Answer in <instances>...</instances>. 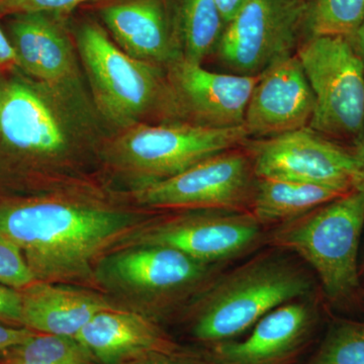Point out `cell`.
<instances>
[{
    "label": "cell",
    "instance_id": "30bf717a",
    "mask_svg": "<svg viewBox=\"0 0 364 364\" xmlns=\"http://www.w3.org/2000/svg\"><path fill=\"white\" fill-rule=\"evenodd\" d=\"M257 177L247 152L225 151L163 181L141 184V205L160 210L250 212Z\"/></svg>",
    "mask_w": 364,
    "mask_h": 364
},
{
    "label": "cell",
    "instance_id": "4316f807",
    "mask_svg": "<svg viewBox=\"0 0 364 364\" xmlns=\"http://www.w3.org/2000/svg\"><path fill=\"white\" fill-rule=\"evenodd\" d=\"M0 323L21 327L20 291L2 284H0Z\"/></svg>",
    "mask_w": 364,
    "mask_h": 364
},
{
    "label": "cell",
    "instance_id": "5b68a950",
    "mask_svg": "<svg viewBox=\"0 0 364 364\" xmlns=\"http://www.w3.org/2000/svg\"><path fill=\"white\" fill-rule=\"evenodd\" d=\"M315 97L309 128L356 147L364 134V70L343 37H310L296 53Z\"/></svg>",
    "mask_w": 364,
    "mask_h": 364
},
{
    "label": "cell",
    "instance_id": "603a6c76",
    "mask_svg": "<svg viewBox=\"0 0 364 364\" xmlns=\"http://www.w3.org/2000/svg\"><path fill=\"white\" fill-rule=\"evenodd\" d=\"M363 21L364 0H309L306 30L310 37L348 39Z\"/></svg>",
    "mask_w": 364,
    "mask_h": 364
},
{
    "label": "cell",
    "instance_id": "5bb4252c",
    "mask_svg": "<svg viewBox=\"0 0 364 364\" xmlns=\"http://www.w3.org/2000/svg\"><path fill=\"white\" fill-rule=\"evenodd\" d=\"M315 97L296 54L260 74L249 98L244 127L249 138L265 139L308 128Z\"/></svg>",
    "mask_w": 364,
    "mask_h": 364
},
{
    "label": "cell",
    "instance_id": "6da1fadb",
    "mask_svg": "<svg viewBox=\"0 0 364 364\" xmlns=\"http://www.w3.org/2000/svg\"><path fill=\"white\" fill-rule=\"evenodd\" d=\"M149 220L136 213L60 198H0V235L20 249L38 282H95L100 259Z\"/></svg>",
    "mask_w": 364,
    "mask_h": 364
},
{
    "label": "cell",
    "instance_id": "83f0119b",
    "mask_svg": "<svg viewBox=\"0 0 364 364\" xmlns=\"http://www.w3.org/2000/svg\"><path fill=\"white\" fill-rule=\"evenodd\" d=\"M134 364H208L203 354L186 351L177 354H155Z\"/></svg>",
    "mask_w": 364,
    "mask_h": 364
},
{
    "label": "cell",
    "instance_id": "7c38bea8",
    "mask_svg": "<svg viewBox=\"0 0 364 364\" xmlns=\"http://www.w3.org/2000/svg\"><path fill=\"white\" fill-rule=\"evenodd\" d=\"M171 107L213 128L243 126L251 93L259 75H239L208 71L202 64L177 57L167 64Z\"/></svg>",
    "mask_w": 364,
    "mask_h": 364
},
{
    "label": "cell",
    "instance_id": "d6a6232c",
    "mask_svg": "<svg viewBox=\"0 0 364 364\" xmlns=\"http://www.w3.org/2000/svg\"><path fill=\"white\" fill-rule=\"evenodd\" d=\"M355 154L356 158H358L359 171H360L361 188H364V134L363 139L356 147Z\"/></svg>",
    "mask_w": 364,
    "mask_h": 364
},
{
    "label": "cell",
    "instance_id": "7402d4cb",
    "mask_svg": "<svg viewBox=\"0 0 364 364\" xmlns=\"http://www.w3.org/2000/svg\"><path fill=\"white\" fill-rule=\"evenodd\" d=\"M0 364H98L75 337L35 333L11 347Z\"/></svg>",
    "mask_w": 364,
    "mask_h": 364
},
{
    "label": "cell",
    "instance_id": "484cf974",
    "mask_svg": "<svg viewBox=\"0 0 364 364\" xmlns=\"http://www.w3.org/2000/svg\"><path fill=\"white\" fill-rule=\"evenodd\" d=\"M86 1L90 0H0V14H65Z\"/></svg>",
    "mask_w": 364,
    "mask_h": 364
},
{
    "label": "cell",
    "instance_id": "e575fe53",
    "mask_svg": "<svg viewBox=\"0 0 364 364\" xmlns=\"http://www.w3.org/2000/svg\"><path fill=\"white\" fill-rule=\"evenodd\" d=\"M359 301H360L361 305L364 306V291H360L358 294Z\"/></svg>",
    "mask_w": 364,
    "mask_h": 364
},
{
    "label": "cell",
    "instance_id": "1f68e13d",
    "mask_svg": "<svg viewBox=\"0 0 364 364\" xmlns=\"http://www.w3.org/2000/svg\"><path fill=\"white\" fill-rule=\"evenodd\" d=\"M348 40L352 47H353L354 51L358 54L364 70V21L358 31L350 38H348Z\"/></svg>",
    "mask_w": 364,
    "mask_h": 364
},
{
    "label": "cell",
    "instance_id": "d590c367",
    "mask_svg": "<svg viewBox=\"0 0 364 364\" xmlns=\"http://www.w3.org/2000/svg\"><path fill=\"white\" fill-rule=\"evenodd\" d=\"M363 272H364V264H363Z\"/></svg>",
    "mask_w": 364,
    "mask_h": 364
},
{
    "label": "cell",
    "instance_id": "4fadbf2b",
    "mask_svg": "<svg viewBox=\"0 0 364 364\" xmlns=\"http://www.w3.org/2000/svg\"><path fill=\"white\" fill-rule=\"evenodd\" d=\"M308 298L274 309L242 340L208 345V364H291L306 348L317 325V306Z\"/></svg>",
    "mask_w": 364,
    "mask_h": 364
},
{
    "label": "cell",
    "instance_id": "f1b7e54d",
    "mask_svg": "<svg viewBox=\"0 0 364 364\" xmlns=\"http://www.w3.org/2000/svg\"><path fill=\"white\" fill-rule=\"evenodd\" d=\"M36 332L23 327H14L0 323V358L16 345L25 341Z\"/></svg>",
    "mask_w": 364,
    "mask_h": 364
},
{
    "label": "cell",
    "instance_id": "2e32d148",
    "mask_svg": "<svg viewBox=\"0 0 364 364\" xmlns=\"http://www.w3.org/2000/svg\"><path fill=\"white\" fill-rule=\"evenodd\" d=\"M75 338L98 364H134L155 354L188 351L163 331L156 321L117 306L97 313Z\"/></svg>",
    "mask_w": 364,
    "mask_h": 364
},
{
    "label": "cell",
    "instance_id": "9c48e42d",
    "mask_svg": "<svg viewBox=\"0 0 364 364\" xmlns=\"http://www.w3.org/2000/svg\"><path fill=\"white\" fill-rule=\"evenodd\" d=\"M264 228L250 212L183 210L150 219L123 246H165L224 265L258 247L267 238Z\"/></svg>",
    "mask_w": 364,
    "mask_h": 364
},
{
    "label": "cell",
    "instance_id": "277c9868",
    "mask_svg": "<svg viewBox=\"0 0 364 364\" xmlns=\"http://www.w3.org/2000/svg\"><path fill=\"white\" fill-rule=\"evenodd\" d=\"M222 267L165 246L126 245L100 259L95 282L121 298L138 301L143 315L156 321L195 299Z\"/></svg>",
    "mask_w": 364,
    "mask_h": 364
},
{
    "label": "cell",
    "instance_id": "ba28073f",
    "mask_svg": "<svg viewBox=\"0 0 364 364\" xmlns=\"http://www.w3.org/2000/svg\"><path fill=\"white\" fill-rule=\"evenodd\" d=\"M308 0H244L223 30L218 58L234 74L259 75L294 55L306 30Z\"/></svg>",
    "mask_w": 364,
    "mask_h": 364
},
{
    "label": "cell",
    "instance_id": "d6986e66",
    "mask_svg": "<svg viewBox=\"0 0 364 364\" xmlns=\"http://www.w3.org/2000/svg\"><path fill=\"white\" fill-rule=\"evenodd\" d=\"M18 66L47 85H63L75 75L65 31L47 14H16L9 26Z\"/></svg>",
    "mask_w": 364,
    "mask_h": 364
},
{
    "label": "cell",
    "instance_id": "8fae6325",
    "mask_svg": "<svg viewBox=\"0 0 364 364\" xmlns=\"http://www.w3.org/2000/svg\"><path fill=\"white\" fill-rule=\"evenodd\" d=\"M257 178L301 182L349 191L361 188L355 151L305 128L242 145Z\"/></svg>",
    "mask_w": 364,
    "mask_h": 364
},
{
    "label": "cell",
    "instance_id": "44dd1931",
    "mask_svg": "<svg viewBox=\"0 0 364 364\" xmlns=\"http://www.w3.org/2000/svg\"><path fill=\"white\" fill-rule=\"evenodd\" d=\"M173 26L181 57L202 64L217 47L225 21L215 0H181Z\"/></svg>",
    "mask_w": 364,
    "mask_h": 364
},
{
    "label": "cell",
    "instance_id": "9a60e30c",
    "mask_svg": "<svg viewBox=\"0 0 364 364\" xmlns=\"http://www.w3.org/2000/svg\"><path fill=\"white\" fill-rule=\"evenodd\" d=\"M1 141L14 154L33 162L55 161L70 147L68 131L52 105L21 82L2 90Z\"/></svg>",
    "mask_w": 364,
    "mask_h": 364
},
{
    "label": "cell",
    "instance_id": "cb8c5ba5",
    "mask_svg": "<svg viewBox=\"0 0 364 364\" xmlns=\"http://www.w3.org/2000/svg\"><path fill=\"white\" fill-rule=\"evenodd\" d=\"M306 364H364V322L339 320L333 323Z\"/></svg>",
    "mask_w": 364,
    "mask_h": 364
},
{
    "label": "cell",
    "instance_id": "8992f818",
    "mask_svg": "<svg viewBox=\"0 0 364 364\" xmlns=\"http://www.w3.org/2000/svg\"><path fill=\"white\" fill-rule=\"evenodd\" d=\"M77 46L98 109L112 123L130 128L157 102L171 105L159 67L127 54L102 26H81Z\"/></svg>",
    "mask_w": 364,
    "mask_h": 364
},
{
    "label": "cell",
    "instance_id": "836d02e7",
    "mask_svg": "<svg viewBox=\"0 0 364 364\" xmlns=\"http://www.w3.org/2000/svg\"><path fill=\"white\" fill-rule=\"evenodd\" d=\"M2 90L0 88V140H1Z\"/></svg>",
    "mask_w": 364,
    "mask_h": 364
},
{
    "label": "cell",
    "instance_id": "f546056e",
    "mask_svg": "<svg viewBox=\"0 0 364 364\" xmlns=\"http://www.w3.org/2000/svg\"><path fill=\"white\" fill-rule=\"evenodd\" d=\"M16 66H18V61L13 46L0 28V70H6Z\"/></svg>",
    "mask_w": 364,
    "mask_h": 364
},
{
    "label": "cell",
    "instance_id": "4dcf8cb0",
    "mask_svg": "<svg viewBox=\"0 0 364 364\" xmlns=\"http://www.w3.org/2000/svg\"><path fill=\"white\" fill-rule=\"evenodd\" d=\"M215 1L219 7L220 13H221L223 20H224L225 25H226L228 21L233 18L234 14L237 13L244 0H215Z\"/></svg>",
    "mask_w": 364,
    "mask_h": 364
},
{
    "label": "cell",
    "instance_id": "d4e9b609",
    "mask_svg": "<svg viewBox=\"0 0 364 364\" xmlns=\"http://www.w3.org/2000/svg\"><path fill=\"white\" fill-rule=\"evenodd\" d=\"M35 282L20 249L0 235V284L21 289Z\"/></svg>",
    "mask_w": 364,
    "mask_h": 364
},
{
    "label": "cell",
    "instance_id": "ffe728a7",
    "mask_svg": "<svg viewBox=\"0 0 364 364\" xmlns=\"http://www.w3.org/2000/svg\"><path fill=\"white\" fill-rule=\"evenodd\" d=\"M346 191L320 184L257 178L250 213L263 227L296 219Z\"/></svg>",
    "mask_w": 364,
    "mask_h": 364
},
{
    "label": "cell",
    "instance_id": "52a82bcc",
    "mask_svg": "<svg viewBox=\"0 0 364 364\" xmlns=\"http://www.w3.org/2000/svg\"><path fill=\"white\" fill-rule=\"evenodd\" d=\"M248 139L244 124L233 128L135 124L117 139L112 155L119 166L145 184L177 176L208 158L240 147Z\"/></svg>",
    "mask_w": 364,
    "mask_h": 364
},
{
    "label": "cell",
    "instance_id": "3957f363",
    "mask_svg": "<svg viewBox=\"0 0 364 364\" xmlns=\"http://www.w3.org/2000/svg\"><path fill=\"white\" fill-rule=\"evenodd\" d=\"M363 231L364 188H355L277 225L267 241L305 260L317 273L325 296L333 303H344L360 293L358 256Z\"/></svg>",
    "mask_w": 364,
    "mask_h": 364
},
{
    "label": "cell",
    "instance_id": "e0dca14e",
    "mask_svg": "<svg viewBox=\"0 0 364 364\" xmlns=\"http://www.w3.org/2000/svg\"><path fill=\"white\" fill-rule=\"evenodd\" d=\"M100 14L116 44L133 58L167 65L181 56L173 18L163 0H121Z\"/></svg>",
    "mask_w": 364,
    "mask_h": 364
},
{
    "label": "cell",
    "instance_id": "7a4b0ae2",
    "mask_svg": "<svg viewBox=\"0 0 364 364\" xmlns=\"http://www.w3.org/2000/svg\"><path fill=\"white\" fill-rule=\"evenodd\" d=\"M312 279L296 263L261 253L219 273L191 303V333L208 345L234 339L282 305L308 298Z\"/></svg>",
    "mask_w": 364,
    "mask_h": 364
},
{
    "label": "cell",
    "instance_id": "ac0fdd59",
    "mask_svg": "<svg viewBox=\"0 0 364 364\" xmlns=\"http://www.w3.org/2000/svg\"><path fill=\"white\" fill-rule=\"evenodd\" d=\"M18 291L21 327L43 334L75 337L97 313L117 306L104 296L71 284L35 280Z\"/></svg>",
    "mask_w": 364,
    "mask_h": 364
}]
</instances>
